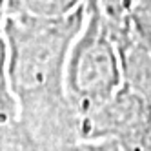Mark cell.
<instances>
[{
	"label": "cell",
	"mask_w": 151,
	"mask_h": 151,
	"mask_svg": "<svg viewBox=\"0 0 151 151\" xmlns=\"http://www.w3.org/2000/svg\"><path fill=\"white\" fill-rule=\"evenodd\" d=\"M100 0H88L86 26L69 51L64 82L78 111H96L124 82L122 51L111 38Z\"/></svg>",
	"instance_id": "obj_1"
},
{
	"label": "cell",
	"mask_w": 151,
	"mask_h": 151,
	"mask_svg": "<svg viewBox=\"0 0 151 151\" xmlns=\"http://www.w3.org/2000/svg\"><path fill=\"white\" fill-rule=\"evenodd\" d=\"M86 9L60 24L33 26L7 18L6 35L11 44L9 73L15 89L37 93L53 82L66 58L71 37L77 33Z\"/></svg>",
	"instance_id": "obj_2"
},
{
	"label": "cell",
	"mask_w": 151,
	"mask_h": 151,
	"mask_svg": "<svg viewBox=\"0 0 151 151\" xmlns=\"http://www.w3.org/2000/svg\"><path fill=\"white\" fill-rule=\"evenodd\" d=\"M88 0H6L11 20L20 24H60L84 11Z\"/></svg>",
	"instance_id": "obj_3"
},
{
	"label": "cell",
	"mask_w": 151,
	"mask_h": 151,
	"mask_svg": "<svg viewBox=\"0 0 151 151\" xmlns=\"http://www.w3.org/2000/svg\"><path fill=\"white\" fill-rule=\"evenodd\" d=\"M127 20L133 26L137 38L151 53V0H140V4L131 11Z\"/></svg>",
	"instance_id": "obj_4"
},
{
	"label": "cell",
	"mask_w": 151,
	"mask_h": 151,
	"mask_svg": "<svg viewBox=\"0 0 151 151\" xmlns=\"http://www.w3.org/2000/svg\"><path fill=\"white\" fill-rule=\"evenodd\" d=\"M140 4V0H100V6L107 17L113 18H129L131 11Z\"/></svg>",
	"instance_id": "obj_5"
}]
</instances>
